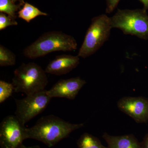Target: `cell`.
Here are the masks:
<instances>
[{"mask_svg": "<svg viewBox=\"0 0 148 148\" xmlns=\"http://www.w3.org/2000/svg\"><path fill=\"white\" fill-rule=\"evenodd\" d=\"M83 123H71L53 115L42 117L32 127L25 128V139L37 140L51 147L83 127Z\"/></svg>", "mask_w": 148, "mask_h": 148, "instance_id": "1", "label": "cell"}, {"mask_svg": "<svg viewBox=\"0 0 148 148\" xmlns=\"http://www.w3.org/2000/svg\"><path fill=\"white\" fill-rule=\"evenodd\" d=\"M77 43L73 37L58 31L47 32L24 49V56L35 59L57 51L76 50Z\"/></svg>", "mask_w": 148, "mask_h": 148, "instance_id": "2", "label": "cell"}, {"mask_svg": "<svg viewBox=\"0 0 148 148\" xmlns=\"http://www.w3.org/2000/svg\"><path fill=\"white\" fill-rule=\"evenodd\" d=\"M46 73L41 67L34 62L23 63L14 73L12 83L14 92L28 95L45 90L48 83Z\"/></svg>", "mask_w": 148, "mask_h": 148, "instance_id": "3", "label": "cell"}, {"mask_svg": "<svg viewBox=\"0 0 148 148\" xmlns=\"http://www.w3.org/2000/svg\"><path fill=\"white\" fill-rule=\"evenodd\" d=\"M112 28L123 34L148 39V15L145 9L120 10L110 17Z\"/></svg>", "mask_w": 148, "mask_h": 148, "instance_id": "4", "label": "cell"}, {"mask_svg": "<svg viewBox=\"0 0 148 148\" xmlns=\"http://www.w3.org/2000/svg\"><path fill=\"white\" fill-rule=\"evenodd\" d=\"M112 29L110 17L106 14L93 17L80 48L78 56L85 58L95 53L108 40Z\"/></svg>", "mask_w": 148, "mask_h": 148, "instance_id": "5", "label": "cell"}, {"mask_svg": "<svg viewBox=\"0 0 148 148\" xmlns=\"http://www.w3.org/2000/svg\"><path fill=\"white\" fill-rule=\"evenodd\" d=\"M47 90L27 95L22 99H15L16 110L14 114L21 124L25 125L46 108L52 99Z\"/></svg>", "mask_w": 148, "mask_h": 148, "instance_id": "6", "label": "cell"}, {"mask_svg": "<svg viewBox=\"0 0 148 148\" xmlns=\"http://www.w3.org/2000/svg\"><path fill=\"white\" fill-rule=\"evenodd\" d=\"M26 127L15 115L6 117L0 124L1 148H18L23 144Z\"/></svg>", "mask_w": 148, "mask_h": 148, "instance_id": "7", "label": "cell"}, {"mask_svg": "<svg viewBox=\"0 0 148 148\" xmlns=\"http://www.w3.org/2000/svg\"><path fill=\"white\" fill-rule=\"evenodd\" d=\"M119 109L138 123L148 121V99L143 97H124L117 103Z\"/></svg>", "mask_w": 148, "mask_h": 148, "instance_id": "8", "label": "cell"}, {"mask_svg": "<svg viewBox=\"0 0 148 148\" xmlns=\"http://www.w3.org/2000/svg\"><path fill=\"white\" fill-rule=\"evenodd\" d=\"M86 83V82L80 77L61 79L49 90H47V92L51 98H61L73 100Z\"/></svg>", "mask_w": 148, "mask_h": 148, "instance_id": "9", "label": "cell"}, {"mask_svg": "<svg viewBox=\"0 0 148 148\" xmlns=\"http://www.w3.org/2000/svg\"><path fill=\"white\" fill-rule=\"evenodd\" d=\"M79 57L67 54L56 56L48 64L45 69L47 73L62 75L68 73L78 66Z\"/></svg>", "mask_w": 148, "mask_h": 148, "instance_id": "10", "label": "cell"}, {"mask_svg": "<svg viewBox=\"0 0 148 148\" xmlns=\"http://www.w3.org/2000/svg\"><path fill=\"white\" fill-rule=\"evenodd\" d=\"M103 138L108 148H143L141 143L133 135L114 136L104 133Z\"/></svg>", "mask_w": 148, "mask_h": 148, "instance_id": "11", "label": "cell"}, {"mask_svg": "<svg viewBox=\"0 0 148 148\" xmlns=\"http://www.w3.org/2000/svg\"><path fill=\"white\" fill-rule=\"evenodd\" d=\"M18 14L19 18L23 19L27 23H29L37 16L48 15L47 13L42 12L34 6L28 3L24 4L23 8L18 12Z\"/></svg>", "mask_w": 148, "mask_h": 148, "instance_id": "12", "label": "cell"}, {"mask_svg": "<svg viewBox=\"0 0 148 148\" xmlns=\"http://www.w3.org/2000/svg\"><path fill=\"white\" fill-rule=\"evenodd\" d=\"M77 146L78 148H108L103 146L98 138L87 132L81 136Z\"/></svg>", "mask_w": 148, "mask_h": 148, "instance_id": "13", "label": "cell"}, {"mask_svg": "<svg viewBox=\"0 0 148 148\" xmlns=\"http://www.w3.org/2000/svg\"><path fill=\"white\" fill-rule=\"evenodd\" d=\"M16 56L10 49L0 45V66H13L16 63Z\"/></svg>", "mask_w": 148, "mask_h": 148, "instance_id": "14", "label": "cell"}, {"mask_svg": "<svg viewBox=\"0 0 148 148\" xmlns=\"http://www.w3.org/2000/svg\"><path fill=\"white\" fill-rule=\"evenodd\" d=\"M20 6L16 5L12 0H0V12L6 14L8 16L15 18L16 12Z\"/></svg>", "mask_w": 148, "mask_h": 148, "instance_id": "15", "label": "cell"}, {"mask_svg": "<svg viewBox=\"0 0 148 148\" xmlns=\"http://www.w3.org/2000/svg\"><path fill=\"white\" fill-rule=\"evenodd\" d=\"M14 92V86L12 83L0 81V103H3L12 95Z\"/></svg>", "mask_w": 148, "mask_h": 148, "instance_id": "16", "label": "cell"}, {"mask_svg": "<svg viewBox=\"0 0 148 148\" xmlns=\"http://www.w3.org/2000/svg\"><path fill=\"white\" fill-rule=\"evenodd\" d=\"M18 25L17 21L14 18L6 15L5 13H0V31L4 30L10 26H16Z\"/></svg>", "mask_w": 148, "mask_h": 148, "instance_id": "17", "label": "cell"}, {"mask_svg": "<svg viewBox=\"0 0 148 148\" xmlns=\"http://www.w3.org/2000/svg\"><path fill=\"white\" fill-rule=\"evenodd\" d=\"M106 12L107 13H112L119 3L120 0H106Z\"/></svg>", "mask_w": 148, "mask_h": 148, "instance_id": "18", "label": "cell"}, {"mask_svg": "<svg viewBox=\"0 0 148 148\" xmlns=\"http://www.w3.org/2000/svg\"><path fill=\"white\" fill-rule=\"evenodd\" d=\"M141 143L143 148H148V133L144 137L143 142Z\"/></svg>", "mask_w": 148, "mask_h": 148, "instance_id": "19", "label": "cell"}, {"mask_svg": "<svg viewBox=\"0 0 148 148\" xmlns=\"http://www.w3.org/2000/svg\"><path fill=\"white\" fill-rule=\"evenodd\" d=\"M140 2L143 3L144 6V9L145 10L148 9V0H139Z\"/></svg>", "mask_w": 148, "mask_h": 148, "instance_id": "20", "label": "cell"}, {"mask_svg": "<svg viewBox=\"0 0 148 148\" xmlns=\"http://www.w3.org/2000/svg\"><path fill=\"white\" fill-rule=\"evenodd\" d=\"M18 148H41L40 147L38 146H31V147H27V146H26L24 145L23 144H22V145H21L20 147H19Z\"/></svg>", "mask_w": 148, "mask_h": 148, "instance_id": "21", "label": "cell"}, {"mask_svg": "<svg viewBox=\"0 0 148 148\" xmlns=\"http://www.w3.org/2000/svg\"><path fill=\"white\" fill-rule=\"evenodd\" d=\"M12 1L14 3H15L16 2L18 1H19V2H20L21 5H22L23 4L25 3L24 2V0H12Z\"/></svg>", "mask_w": 148, "mask_h": 148, "instance_id": "22", "label": "cell"}]
</instances>
